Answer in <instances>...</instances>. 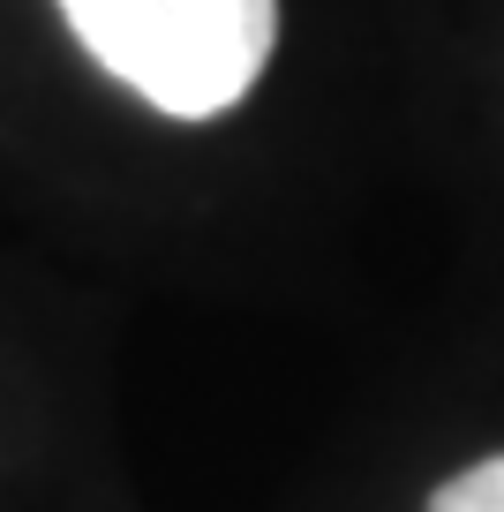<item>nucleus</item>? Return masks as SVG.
<instances>
[{
    "label": "nucleus",
    "instance_id": "f257e3e1",
    "mask_svg": "<svg viewBox=\"0 0 504 512\" xmlns=\"http://www.w3.org/2000/svg\"><path fill=\"white\" fill-rule=\"evenodd\" d=\"M76 46L174 121L241 106L279 46V0H61Z\"/></svg>",
    "mask_w": 504,
    "mask_h": 512
},
{
    "label": "nucleus",
    "instance_id": "f03ea898",
    "mask_svg": "<svg viewBox=\"0 0 504 512\" xmlns=\"http://www.w3.org/2000/svg\"><path fill=\"white\" fill-rule=\"evenodd\" d=\"M429 512H504V452L482 460V467H467V475H452L429 497Z\"/></svg>",
    "mask_w": 504,
    "mask_h": 512
}]
</instances>
